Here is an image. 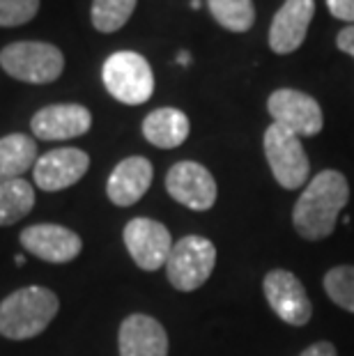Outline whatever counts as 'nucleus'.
Wrapping results in <instances>:
<instances>
[{
	"mask_svg": "<svg viewBox=\"0 0 354 356\" xmlns=\"http://www.w3.org/2000/svg\"><path fill=\"white\" fill-rule=\"evenodd\" d=\"M325 292L338 308L354 313V264H338L325 274Z\"/></svg>",
	"mask_w": 354,
	"mask_h": 356,
	"instance_id": "22",
	"label": "nucleus"
},
{
	"mask_svg": "<svg viewBox=\"0 0 354 356\" xmlns=\"http://www.w3.org/2000/svg\"><path fill=\"white\" fill-rule=\"evenodd\" d=\"M40 12V0H0V28H17L33 21Z\"/></svg>",
	"mask_w": 354,
	"mask_h": 356,
	"instance_id": "23",
	"label": "nucleus"
},
{
	"mask_svg": "<svg viewBox=\"0 0 354 356\" xmlns=\"http://www.w3.org/2000/svg\"><path fill=\"white\" fill-rule=\"evenodd\" d=\"M124 246L129 251L131 260L143 271H156L166 267L168 255L172 251L170 230L163 223L147 216H136L124 225L122 232Z\"/></svg>",
	"mask_w": 354,
	"mask_h": 356,
	"instance_id": "9",
	"label": "nucleus"
},
{
	"mask_svg": "<svg viewBox=\"0 0 354 356\" xmlns=\"http://www.w3.org/2000/svg\"><path fill=\"white\" fill-rule=\"evenodd\" d=\"M299 356H338V352H336V347L329 343V340H320V343L308 345Z\"/></svg>",
	"mask_w": 354,
	"mask_h": 356,
	"instance_id": "26",
	"label": "nucleus"
},
{
	"mask_svg": "<svg viewBox=\"0 0 354 356\" xmlns=\"http://www.w3.org/2000/svg\"><path fill=\"white\" fill-rule=\"evenodd\" d=\"M0 67L17 81L44 86L65 72V56L49 42H14L0 51Z\"/></svg>",
	"mask_w": 354,
	"mask_h": 356,
	"instance_id": "4",
	"label": "nucleus"
},
{
	"mask_svg": "<svg viewBox=\"0 0 354 356\" xmlns=\"http://www.w3.org/2000/svg\"><path fill=\"white\" fill-rule=\"evenodd\" d=\"M92 127V113L81 104L44 106L30 120V129L40 140H70L88 134Z\"/></svg>",
	"mask_w": 354,
	"mask_h": 356,
	"instance_id": "13",
	"label": "nucleus"
},
{
	"mask_svg": "<svg viewBox=\"0 0 354 356\" xmlns=\"http://www.w3.org/2000/svg\"><path fill=\"white\" fill-rule=\"evenodd\" d=\"M166 191L170 198L193 211H207L214 207L218 188L216 179L198 161H177L166 172Z\"/></svg>",
	"mask_w": 354,
	"mask_h": 356,
	"instance_id": "10",
	"label": "nucleus"
},
{
	"mask_svg": "<svg viewBox=\"0 0 354 356\" xmlns=\"http://www.w3.org/2000/svg\"><path fill=\"white\" fill-rule=\"evenodd\" d=\"M191 7H193V10H198V7H200V0H191Z\"/></svg>",
	"mask_w": 354,
	"mask_h": 356,
	"instance_id": "28",
	"label": "nucleus"
},
{
	"mask_svg": "<svg viewBox=\"0 0 354 356\" xmlns=\"http://www.w3.org/2000/svg\"><path fill=\"white\" fill-rule=\"evenodd\" d=\"M336 47L338 51L348 53V56L354 58V26H345L336 37Z\"/></svg>",
	"mask_w": 354,
	"mask_h": 356,
	"instance_id": "25",
	"label": "nucleus"
},
{
	"mask_svg": "<svg viewBox=\"0 0 354 356\" xmlns=\"http://www.w3.org/2000/svg\"><path fill=\"white\" fill-rule=\"evenodd\" d=\"M267 304L278 320L290 327H306L313 317V304L306 294L304 283L288 269H272L262 278Z\"/></svg>",
	"mask_w": 354,
	"mask_h": 356,
	"instance_id": "7",
	"label": "nucleus"
},
{
	"mask_svg": "<svg viewBox=\"0 0 354 356\" xmlns=\"http://www.w3.org/2000/svg\"><path fill=\"white\" fill-rule=\"evenodd\" d=\"M209 14L230 33H248L255 24L253 0H207Z\"/></svg>",
	"mask_w": 354,
	"mask_h": 356,
	"instance_id": "20",
	"label": "nucleus"
},
{
	"mask_svg": "<svg viewBox=\"0 0 354 356\" xmlns=\"http://www.w3.org/2000/svg\"><path fill=\"white\" fill-rule=\"evenodd\" d=\"M189 131H191L189 118L179 108H170V106L156 108L143 120V136H145L147 143H152L159 149L179 147L189 138Z\"/></svg>",
	"mask_w": 354,
	"mask_h": 356,
	"instance_id": "17",
	"label": "nucleus"
},
{
	"mask_svg": "<svg viewBox=\"0 0 354 356\" xmlns=\"http://www.w3.org/2000/svg\"><path fill=\"white\" fill-rule=\"evenodd\" d=\"M267 111L276 124L288 129L299 138L301 136H318L325 127V115H322L318 99L292 88L274 90L267 99Z\"/></svg>",
	"mask_w": 354,
	"mask_h": 356,
	"instance_id": "8",
	"label": "nucleus"
},
{
	"mask_svg": "<svg viewBox=\"0 0 354 356\" xmlns=\"http://www.w3.org/2000/svg\"><path fill=\"white\" fill-rule=\"evenodd\" d=\"M315 14V0H285L269 26V49L278 56L297 51L306 40Z\"/></svg>",
	"mask_w": 354,
	"mask_h": 356,
	"instance_id": "14",
	"label": "nucleus"
},
{
	"mask_svg": "<svg viewBox=\"0 0 354 356\" xmlns=\"http://www.w3.org/2000/svg\"><path fill=\"white\" fill-rule=\"evenodd\" d=\"M90 168V156L79 147H60L37 159L33 177L42 191H65L77 184Z\"/></svg>",
	"mask_w": 354,
	"mask_h": 356,
	"instance_id": "12",
	"label": "nucleus"
},
{
	"mask_svg": "<svg viewBox=\"0 0 354 356\" xmlns=\"http://www.w3.org/2000/svg\"><path fill=\"white\" fill-rule=\"evenodd\" d=\"M216 264V246L200 234H186L172 244L166 262L168 283L179 292H193L207 283Z\"/></svg>",
	"mask_w": 354,
	"mask_h": 356,
	"instance_id": "5",
	"label": "nucleus"
},
{
	"mask_svg": "<svg viewBox=\"0 0 354 356\" xmlns=\"http://www.w3.org/2000/svg\"><path fill=\"white\" fill-rule=\"evenodd\" d=\"M104 88L113 99L127 106L145 104L154 92V74L145 58L136 51H118L102 67Z\"/></svg>",
	"mask_w": 354,
	"mask_h": 356,
	"instance_id": "3",
	"label": "nucleus"
},
{
	"mask_svg": "<svg viewBox=\"0 0 354 356\" xmlns=\"http://www.w3.org/2000/svg\"><path fill=\"white\" fill-rule=\"evenodd\" d=\"M136 3L138 0H92L90 19H92L95 30H99L104 35L118 33L131 19Z\"/></svg>",
	"mask_w": 354,
	"mask_h": 356,
	"instance_id": "21",
	"label": "nucleus"
},
{
	"mask_svg": "<svg viewBox=\"0 0 354 356\" xmlns=\"http://www.w3.org/2000/svg\"><path fill=\"white\" fill-rule=\"evenodd\" d=\"M120 356H168V333L150 315L124 317L118 331Z\"/></svg>",
	"mask_w": 354,
	"mask_h": 356,
	"instance_id": "15",
	"label": "nucleus"
},
{
	"mask_svg": "<svg viewBox=\"0 0 354 356\" xmlns=\"http://www.w3.org/2000/svg\"><path fill=\"white\" fill-rule=\"evenodd\" d=\"M350 200L348 177L338 170L318 172L292 209V225L299 237L308 241H322L336 230L338 216Z\"/></svg>",
	"mask_w": 354,
	"mask_h": 356,
	"instance_id": "1",
	"label": "nucleus"
},
{
	"mask_svg": "<svg viewBox=\"0 0 354 356\" xmlns=\"http://www.w3.org/2000/svg\"><path fill=\"white\" fill-rule=\"evenodd\" d=\"M60 299L54 290L28 285L0 301V336L7 340H30L56 320Z\"/></svg>",
	"mask_w": 354,
	"mask_h": 356,
	"instance_id": "2",
	"label": "nucleus"
},
{
	"mask_svg": "<svg viewBox=\"0 0 354 356\" xmlns=\"http://www.w3.org/2000/svg\"><path fill=\"white\" fill-rule=\"evenodd\" d=\"M189 60H191V56H189V53H179V56H177V63L179 65H189Z\"/></svg>",
	"mask_w": 354,
	"mask_h": 356,
	"instance_id": "27",
	"label": "nucleus"
},
{
	"mask_svg": "<svg viewBox=\"0 0 354 356\" xmlns=\"http://www.w3.org/2000/svg\"><path fill=\"white\" fill-rule=\"evenodd\" d=\"M265 156L272 168L274 179L288 191L304 186L311 172V161L306 156V149L301 145L299 136L290 134L288 129L272 122L265 131Z\"/></svg>",
	"mask_w": 354,
	"mask_h": 356,
	"instance_id": "6",
	"label": "nucleus"
},
{
	"mask_svg": "<svg viewBox=\"0 0 354 356\" xmlns=\"http://www.w3.org/2000/svg\"><path fill=\"white\" fill-rule=\"evenodd\" d=\"M37 143L33 136L10 134L0 138V181L21 179L37 163Z\"/></svg>",
	"mask_w": 354,
	"mask_h": 356,
	"instance_id": "18",
	"label": "nucleus"
},
{
	"mask_svg": "<svg viewBox=\"0 0 354 356\" xmlns=\"http://www.w3.org/2000/svg\"><path fill=\"white\" fill-rule=\"evenodd\" d=\"M21 246L37 260L51 264H67L79 257L83 241L74 230L58 223H35L21 232Z\"/></svg>",
	"mask_w": 354,
	"mask_h": 356,
	"instance_id": "11",
	"label": "nucleus"
},
{
	"mask_svg": "<svg viewBox=\"0 0 354 356\" xmlns=\"http://www.w3.org/2000/svg\"><path fill=\"white\" fill-rule=\"evenodd\" d=\"M154 168L145 156H127L122 159L106 181V195L118 207H131L152 184Z\"/></svg>",
	"mask_w": 354,
	"mask_h": 356,
	"instance_id": "16",
	"label": "nucleus"
},
{
	"mask_svg": "<svg viewBox=\"0 0 354 356\" xmlns=\"http://www.w3.org/2000/svg\"><path fill=\"white\" fill-rule=\"evenodd\" d=\"M327 7L331 17L348 21V24L354 26V0H327Z\"/></svg>",
	"mask_w": 354,
	"mask_h": 356,
	"instance_id": "24",
	"label": "nucleus"
},
{
	"mask_svg": "<svg viewBox=\"0 0 354 356\" xmlns=\"http://www.w3.org/2000/svg\"><path fill=\"white\" fill-rule=\"evenodd\" d=\"M35 207V188L30 181L12 179L0 181V228L19 223Z\"/></svg>",
	"mask_w": 354,
	"mask_h": 356,
	"instance_id": "19",
	"label": "nucleus"
}]
</instances>
